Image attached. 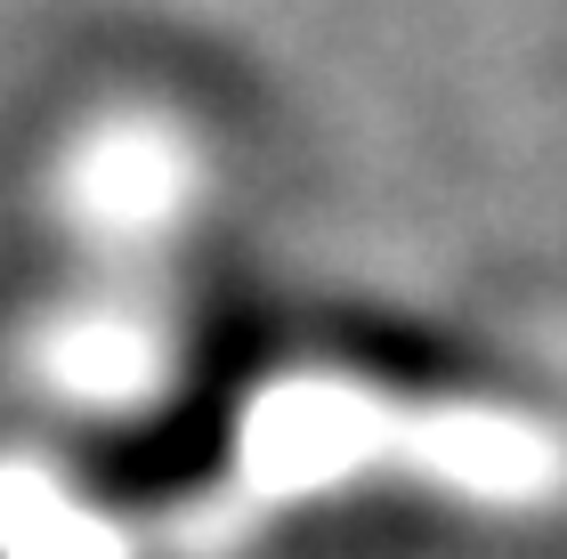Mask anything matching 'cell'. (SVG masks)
Instances as JSON below:
<instances>
[{"label": "cell", "mask_w": 567, "mask_h": 559, "mask_svg": "<svg viewBox=\"0 0 567 559\" xmlns=\"http://www.w3.org/2000/svg\"><path fill=\"white\" fill-rule=\"evenodd\" d=\"M219 454H227L219 414L187 397L171 422H154L146 438L122 446V463H106V487L114 495H187V487H203V478L219 470Z\"/></svg>", "instance_id": "obj_1"}]
</instances>
